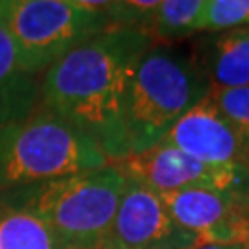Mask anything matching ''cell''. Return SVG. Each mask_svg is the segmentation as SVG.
I'll use <instances>...</instances> for the list:
<instances>
[{
    "label": "cell",
    "mask_w": 249,
    "mask_h": 249,
    "mask_svg": "<svg viewBox=\"0 0 249 249\" xmlns=\"http://www.w3.org/2000/svg\"><path fill=\"white\" fill-rule=\"evenodd\" d=\"M153 43L142 28L94 36L41 76L39 106L85 131L111 162L127 159V89L139 57Z\"/></svg>",
    "instance_id": "cell-1"
},
{
    "label": "cell",
    "mask_w": 249,
    "mask_h": 249,
    "mask_svg": "<svg viewBox=\"0 0 249 249\" xmlns=\"http://www.w3.org/2000/svg\"><path fill=\"white\" fill-rule=\"evenodd\" d=\"M205 0H162L146 26L155 43L176 45V41L199 34Z\"/></svg>",
    "instance_id": "cell-12"
},
{
    "label": "cell",
    "mask_w": 249,
    "mask_h": 249,
    "mask_svg": "<svg viewBox=\"0 0 249 249\" xmlns=\"http://www.w3.org/2000/svg\"><path fill=\"white\" fill-rule=\"evenodd\" d=\"M125 187L115 162L67 178L0 190V201L37 216L63 249H98L107 238Z\"/></svg>",
    "instance_id": "cell-2"
},
{
    "label": "cell",
    "mask_w": 249,
    "mask_h": 249,
    "mask_svg": "<svg viewBox=\"0 0 249 249\" xmlns=\"http://www.w3.org/2000/svg\"><path fill=\"white\" fill-rule=\"evenodd\" d=\"M190 53L211 89L249 87V24L194 36Z\"/></svg>",
    "instance_id": "cell-10"
},
{
    "label": "cell",
    "mask_w": 249,
    "mask_h": 249,
    "mask_svg": "<svg viewBox=\"0 0 249 249\" xmlns=\"http://www.w3.org/2000/svg\"><path fill=\"white\" fill-rule=\"evenodd\" d=\"M244 248H246V249H249V240H248V244H246V246H244Z\"/></svg>",
    "instance_id": "cell-19"
},
{
    "label": "cell",
    "mask_w": 249,
    "mask_h": 249,
    "mask_svg": "<svg viewBox=\"0 0 249 249\" xmlns=\"http://www.w3.org/2000/svg\"><path fill=\"white\" fill-rule=\"evenodd\" d=\"M0 249H63V246L43 220L0 201Z\"/></svg>",
    "instance_id": "cell-13"
},
{
    "label": "cell",
    "mask_w": 249,
    "mask_h": 249,
    "mask_svg": "<svg viewBox=\"0 0 249 249\" xmlns=\"http://www.w3.org/2000/svg\"><path fill=\"white\" fill-rule=\"evenodd\" d=\"M211 92L209 81L178 45L153 43L135 65L125 98L131 155L159 144L181 116Z\"/></svg>",
    "instance_id": "cell-3"
},
{
    "label": "cell",
    "mask_w": 249,
    "mask_h": 249,
    "mask_svg": "<svg viewBox=\"0 0 249 249\" xmlns=\"http://www.w3.org/2000/svg\"><path fill=\"white\" fill-rule=\"evenodd\" d=\"M199 238L170 216L162 197L125 176V187L104 244L120 249H190Z\"/></svg>",
    "instance_id": "cell-7"
},
{
    "label": "cell",
    "mask_w": 249,
    "mask_h": 249,
    "mask_svg": "<svg viewBox=\"0 0 249 249\" xmlns=\"http://www.w3.org/2000/svg\"><path fill=\"white\" fill-rule=\"evenodd\" d=\"M115 164L124 176L141 181L157 194L185 188H213L249 196V170L244 164H207L166 141Z\"/></svg>",
    "instance_id": "cell-6"
},
{
    "label": "cell",
    "mask_w": 249,
    "mask_h": 249,
    "mask_svg": "<svg viewBox=\"0 0 249 249\" xmlns=\"http://www.w3.org/2000/svg\"><path fill=\"white\" fill-rule=\"evenodd\" d=\"M162 141L207 164L246 166L240 137L209 94L181 116Z\"/></svg>",
    "instance_id": "cell-9"
},
{
    "label": "cell",
    "mask_w": 249,
    "mask_h": 249,
    "mask_svg": "<svg viewBox=\"0 0 249 249\" xmlns=\"http://www.w3.org/2000/svg\"><path fill=\"white\" fill-rule=\"evenodd\" d=\"M170 216L199 242L238 244L249 240V196L213 188H185L159 194Z\"/></svg>",
    "instance_id": "cell-8"
},
{
    "label": "cell",
    "mask_w": 249,
    "mask_h": 249,
    "mask_svg": "<svg viewBox=\"0 0 249 249\" xmlns=\"http://www.w3.org/2000/svg\"><path fill=\"white\" fill-rule=\"evenodd\" d=\"M109 162L85 131L41 106L26 120L0 127V190L104 168Z\"/></svg>",
    "instance_id": "cell-4"
},
{
    "label": "cell",
    "mask_w": 249,
    "mask_h": 249,
    "mask_svg": "<svg viewBox=\"0 0 249 249\" xmlns=\"http://www.w3.org/2000/svg\"><path fill=\"white\" fill-rule=\"evenodd\" d=\"M190 249H246L238 244H218V242H197L194 248Z\"/></svg>",
    "instance_id": "cell-17"
},
{
    "label": "cell",
    "mask_w": 249,
    "mask_h": 249,
    "mask_svg": "<svg viewBox=\"0 0 249 249\" xmlns=\"http://www.w3.org/2000/svg\"><path fill=\"white\" fill-rule=\"evenodd\" d=\"M41 98V76L26 72L17 61L11 37L0 24V127L34 115Z\"/></svg>",
    "instance_id": "cell-11"
},
{
    "label": "cell",
    "mask_w": 249,
    "mask_h": 249,
    "mask_svg": "<svg viewBox=\"0 0 249 249\" xmlns=\"http://www.w3.org/2000/svg\"><path fill=\"white\" fill-rule=\"evenodd\" d=\"M159 0H120L107 2L106 17L111 28H142L146 30Z\"/></svg>",
    "instance_id": "cell-16"
},
{
    "label": "cell",
    "mask_w": 249,
    "mask_h": 249,
    "mask_svg": "<svg viewBox=\"0 0 249 249\" xmlns=\"http://www.w3.org/2000/svg\"><path fill=\"white\" fill-rule=\"evenodd\" d=\"M209 96L240 137L246 151V168L249 170V87L211 89Z\"/></svg>",
    "instance_id": "cell-14"
},
{
    "label": "cell",
    "mask_w": 249,
    "mask_h": 249,
    "mask_svg": "<svg viewBox=\"0 0 249 249\" xmlns=\"http://www.w3.org/2000/svg\"><path fill=\"white\" fill-rule=\"evenodd\" d=\"M249 24V0H205L199 34Z\"/></svg>",
    "instance_id": "cell-15"
},
{
    "label": "cell",
    "mask_w": 249,
    "mask_h": 249,
    "mask_svg": "<svg viewBox=\"0 0 249 249\" xmlns=\"http://www.w3.org/2000/svg\"><path fill=\"white\" fill-rule=\"evenodd\" d=\"M98 249H120V248H113V246H107V244H102Z\"/></svg>",
    "instance_id": "cell-18"
},
{
    "label": "cell",
    "mask_w": 249,
    "mask_h": 249,
    "mask_svg": "<svg viewBox=\"0 0 249 249\" xmlns=\"http://www.w3.org/2000/svg\"><path fill=\"white\" fill-rule=\"evenodd\" d=\"M102 0H0V24L18 65L43 76L52 65L111 28Z\"/></svg>",
    "instance_id": "cell-5"
}]
</instances>
